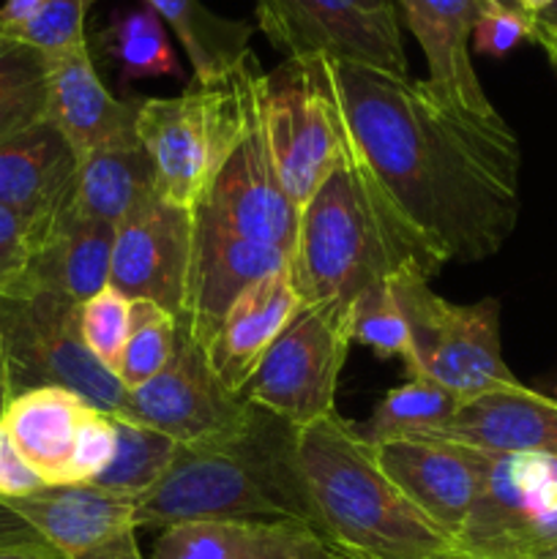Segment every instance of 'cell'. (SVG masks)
I'll list each match as a JSON object with an SVG mask.
<instances>
[{"mask_svg": "<svg viewBox=\"0 0 557 559\" xmlns=\"http://www.w3.org/2000/svg\"><path fill=\"white\" fill-rule=\"evenodd\" d=\"M322 66L355 151L424 243L446 265L497 254L522 207V153L502 115L464 112L415 76Z\"/></svg>", "mask_w": 557, "mask_h": 559, "instance_id": "obj_1", "label": "cell"}, {"mask_svg": "<svg viewBox=\"0 0 557 559\" xmlns=\"http://www.w3.org/2000/svg\"><path fill=\"white\" fill-rule=\"evenodd\" d=\"M446 262L388 200L371 169L347 147L300 207L289 276L304 304H353L402 273L435 276Z\"/></svg>", "mask_w": 557, "mask_h": 559, "instance_id": "obj_2", "label": "cell"}, {"mask_svg": "<svg viewBox=\"0 0 557 559\" xmlns=\"http://www.w3.org/2000/svg\"><path fill=\"white\" fill-rule=\"evenodd\" d=\"M293 522L317 530L298 456V429L254 407L233 437L180 445L164 478L137 497L134 524Z\"/></svg>", "mask_w": 557, "mask_h": 559, "instance_id": "obj_3", "label": "cell"}, {"mask_svg": "<svg viewBox=\"0 0 557 559\" xmlns=\"http://www.w3.org/2000/svg\"><path fill=\"white\" fill-rule=\"evenodd\" d=\"M298 456L317 533L347 559H437L451 540L399 491L353 420L331 415L298 429Z\"/></svg>", "mask_w": 557, "mask_h": 559, "instance_id": "obj_4", "label": "cell"}, {"mask_svg": "<svg viewBox=\"0 0 557 559\" xmlns=\"http://www.w3.org/2000/svg\"><path fill=\"white\" fill-rule=\"evenodd\" d=\"M260 60L251 52L224 82L191 80L169 98H142L137 136L156 169V191L169 205L197 211L218 169L260 112Z\"/></svg>", "mask_w": 557, "mask_h": 559, "instance_id": "obj_5", "label": "cell"}, {"mask_svg": "<svg viewBox=\"0 0 557 559\" xmlns=\"http://www.w3.org/2000/svg\"><path fill=\"white\" fill-rule=\"evenodd\" d=\"M0 353L11 393L58 385L74 391L102 413L123 418L129 391L98 364L80 333V304L58 289L25 284L0 295Z\"/></svg>", "mask_w": 557, "mask_h": 559, "instance_id": "obj_6", "label": "cell"}, {"mask_svg": "<svg viewBox=\"0 0 557 559\" xmlns=\"http://www.w3.org/2000/svg\"><path fill=\"white\" fill-rule=\"evenodd\" d=\"M429 282L415 271L388 282L413 338L407 377H426L464 404L519 385L502 358L500 304L495 298L451 304Z\"/></svg>", "mask_w": 557, "mask_h": 559, "instance_id": "obj_7", "label": "cell"}, {"mask_svg": "<svg viewBox=\"0 0 557 559\" xmlns=\"http://www.w3.org/2000/svg\"><path fill=\"white\" fill-rule=\"evenodd\" d=\"M260 120L278 180L300 213L347 147V129L322 60H284L265 71Z\"/></svg>", "mask_w": 557, "mask_h": 559, "instance_id": "obj_8", "label": "cell"}, {"mask_svg": "<svg viewBox=\"0 0 557 559\" xmlns=\"http://www.w3.org/2000/svg\"><path fill=\"white\" fill-rule=\"evenodd\" d=\"M349 347L347 304H304L257 366L244 399L295 429L331 418Z\"/></svg>", "mask_w": 557, "mask_h": 559, "instance_id": "obj_9", "label": "cell"}, {"mask_svg": "<svg viewBox=\"0 0 557 559\" xmlns=\"http://www.w3.org/2000/svg\"><path fill=\"white\" fill-rule=\"evenodd\" d=\"M557 544V456L491 453L484 486L453 538L467 559H528Z\"/></svg>", "mask_w": 557, "mask_h": 559, "instance_id": "obj_10", "label": "cell"}, {"mask_svg": "<svg viewBox=\"0 0 557 559\" xmlns=\"http://www.w3.org/2000/svg\"><path fill=\"white\" fill-rule=\"evenodd\" d=\"M257 27L284 60H331L410 76L399 11L347 0H254Z\"/></svg>", "mask_w": 557, "mask_h": 559, "instance_id": "obj_11", "label": "cell"}, {"mask_svg": "<svg viewBox=\"0 0 557 559\" xmlns=\"http://www.w3.org/2000/svg\"><path fill=\"white\" fill-rule=\"evenodd\" d=\"M251 415L254 404L218 382L205 347L178 325L173 358L151 382L129 391L123 418L162 431L178 445H197L233 437Z\"/></svg>", "mask_w": 557, "mask_h": 559, "instance_id": "obj_12", "label": "cell"}, {"mask_svg": "<svg viewBox=\"0 0 557 559\" xmlns=\"http://www.w3.org/2000/svg\"><path fill=\"white\" fill-rule=\"evenodd\" d=\"M298 216L273 167L257 112L254 123L218 169L205 200L197 205L194 218L238 238L276 246L293 257Z\"/></svg>", "mask_w": 557, "mask_h": 559, "instance_id": "obj_13", "label": "cell"}, {"mask_svg": "<svg viewBox=\"0 0 557 559\" xmlns=\"http://www.w3.org/2000/svg\"><path fill=\"white\" fill-rule=\"evenodd\" d=\"M194 246V211L153 197L115 227L109 284L180 317Z\"/></svg>", "mask_w": 557, "mask_h": 559, "instance_id": "obj_14", "label": "cell"}, {"mask_svg": "<svg viewBox=\"0 0 557 559\" xmlns=\"http://www.w3.org/2000/svg\"><path fill=\"white\" fill-rule=\"evenodd\" d=\"M375 456L404 497L453 544L486 473L491 453L442 437L382 442Z\"/></svg>", "mask_w": 557, "mask_h": 559, "instance_id": "obj_15", "label": "cell"}, {"mask_svg": "<svg viewBox=\"0 0 557 559\" xmlns=\"http://www.w3.org/2000/svg\"><path fill=\"white\" fill-rule=\"evenodd\" d=\"M287 267L289 254L284 249L238 238L194 218V246L178 325L208 347L235 298L251 284Z\"/></svg>", "mask_w": 557, "mask_h": 559, "instance_id": "obj_16", "label": "cell"}, {"mask_svg": "<svg viewBox=\"0 0 557 559\" xmlns=\"http://www.w3.org/2000/svg\"><path fill=\"white\" fill-rule=\"evenodd\" d=\"M142 98H118L98 76L91 44L47 58V123L76 158L115 145H134Z\"/></svg>", "mask_w": 557, "mask_h": 559, "instance_id": "obj_17", "label": "cell"}, {"mask_svg": "<svg viewBox=\"0 0 557 559\" xmlns=\"http://www.w3.org/2000/svg\"><path fill=\"white\" fill-rule=\"evenodd\" d=\"M74 173L76 153L47 120L0 140V205L31 227L36 251L63 218Z\"/></svg>", "mask_w": 557, "mask_h": 559, "instance_id": "obj_18", "label": "cell"}, {"mask_svg": "<svg viewBox=\"0 0 557 559\" xmlns=\"http://www.w3.org/2000/svg\"><path fill=\"white\" fill-rule=\"evenodd\" d=\"M489 0H396L410 33L424 52L429 82L442 98L478 118H497L495 104L486 96L475 74L473 31Z\"/></svg>", "mask_w": 557, "mask_h": 559, "instance_id": "obj_19", "label": "cell"}, {"mask_svg": "<svg viewBox=\"0 0 557 559\" xmlns=\"http://www.w3.org/2000/svg\"><path fill=\"white\" fill-rule=\"evenodd\" d=\"M9 502L60 559H87L137 535L134 500L98 486H44Z\"/></svg>", "mask_w": 557, "mask_h": 559, "instance_id": "obj_20", "label": "cell"}, {"mask_svg": "<svg viewBox=\"0 0 557 559\" xmlns=\"http://www.w3.org/2000/svg\"><path fill=\"white\" fill-rule=\"evenodd\" d=\"M300 306L304 298L295 289L289 267L251 284L235 298L205 347L213 374L229 393L244 396L257 366L262 364L278 333L298 314Z\"/></svg>", "mask_w": 557, "mask_h": 559, "instance_id": "obj_21", "label": "cell"}, {"mask_svg": "<svg viewBox=\"0 0 557 559\" xmlns=\"http://www.w3.org/2000/svg\"><path fill=\"white\" fill-rule=\"evenodd\" d=\"M153 559H347L293 522H189L162 530Z\"/></svg>", "mask_w": 557, "mask_h": 559, "instance_id": "obj_22", "label": "cell"}, {"mask_svg": "<svg viewBox=\"0 0 557 559\" xmlns=\"http://www.w3.org/2000/svg\"><path fill=\"white\" fill-rule=\"evenodd\" d=\"M431 437L486 453L557 456V399L541 396L519 382L467 402L451 424Z\"/></svg>", "mask_w": 557, "mask_h": 559, "instance_id": "obj_23", "label": "cell"}, {"mask_svg": "<svg viewBox=\"0 0 557 559\" xmlns=\"http://www.w3.org/2000/svg\"><path fill=\"white\" fill-rule=\"evenodd\" d=\"M91 409L93 404L66 388H31L11 396L0 426L44 486H69L76 431Z\"/></svg>", "mask_w": 557, "mask_h": 559, "instance_id": "obj_24", "label": "cell"}, {"mask_svg": "<svg viewBox=\"0 0 557 559\" xmlns=\"http://www.w3.org/2000/svg\"><path fill=\"white\" fill-rule=\"evenodd\" d=\"M156 194V169L142 142L102 147L76 158L74 186L63 218L118 227Z\"/></svg>", "mask_w": 557, "mask_h": 559, "instance_id": "obj_25", "label": "cell"}, {"mask_svg": "<svg viewBox=\"0 0 557 559\" xmlns=\"http://www.w3.org/2000/svg\"><path fill=\"white\" fill-rule=\"evenodd\" d=\"M151 5L164 25L175 33L194 76L191 80L211 85L224 82L244 66L251 55V36L257 25L246 20H229L208 9L202 0H142Z\"/></svg>", "mask_w": 557, "mask_h": 559, "instance_id": "obj_26", "label": "cell"}, {"mask_svg": "<svg viewBox=\"0 0 557 559\" xmlns=\"http://www.w3.org/2000/svg\"><path fill=\"white\" fill-rule=\"evenodd\" d=\"M115 227L98 222L60 218L52 238L36 251L25 284L58 289L76 304L109 284Z\"/></svg>", "mask_w": 557, "mask_h": 559, "instance_id": "obj_27", "label": "cell"}, {"mask_svg": "<svg viewBox=\"0 0 557 559\" xmlns=\"http://www.w3.org/2000/svg\"><path fill=\"white\" fill-rule=\"evenodd\" d=\"M96 47L118 69L120 85L153 76H183L164 22L147 3L112 11L107 27L96 33Z\"/></svg>", "mask_w": 557, "mask_h": 559, "instance_id": "obj_28", "label": "cell"}, {"mask_svg": "<svg viewBox=\"0 0 557 559\" xmlns=\"http://www.w3.org/2000/svg\"><path fill=\"white\" fill-rule=\"evenodd\" d=\"M464 402L426 377H407L402 385L391 388L366 420H353V429L366 445L431 437L457 418Z\"/></svg>", "mask_w": 557, "mask_h": 559, "instance_id": "obj_29", "label": "cell"}, {"mask_svg": "<svg viewBox=\"0 0 557 559\" xmlns=\"http://www.w3.org/2000/svg\"><path fill=\"white\" fill-rule=\"evenodd\" d=\"M115 424H118L115 456L91 486L131 497L137 502V497L151 491L164 478L169 464L178 456L180 445L162 431H153L134 420L115 418Z\"/></svg>", "mask_w": 557, "mask_h": 559, "instance_id": "obj_30", "label": "cell"}, {"mask_svg": "<svg viewBox=\"0 0 557 559\" xmlns=\"http://www.w3.org/2000/svg\"><path fill=\"white\" fill-rule=\"evenodd\" d=\"M47 120V58L0 36V140Z\"/></svg>", "mask_w": 557, "mask_h": 559, "instance_id": "obj_31", "label": "cell"}, {"mask_svg": "<svg viewBox=\"0 0 557 559\" xmlns=\"http://www.w3.org/2000/svg\"><path fill=\"white\" fill-rule=\"evenodd\" d=\"M178 344V317L151 300H134V325L115 377L126 391L151 382L169 364Z\"/></svg>", "mask_w": 557, "mask_h": 559, "instance_id": "obj_32", "label": "cell"}, {"mask_svg": "<svg viewBox=\"0 0 557 559\" xmlns=\"http://www.w3.org/2000/svg\"><path fill=\"white\" fill-rule=\"evenodd\" d=\"M349 333H353V344H364L377 358H399L404 369L413 364V338H410L407 320L388 284L366 289L349 304Z\"/></svg>", "mask_w": 557, "mask_h": 559, "instance_id": "obj_33", "label": "cell"}, {"mask_svg": "<svg viewBox=\"0 0 557 559\" xmlns=\"http://www.w3.org/2000/svg\"><path fill=\"white\" fill-rule=\"evenodd\" d=\"M134 325V300L126 298L112 284L98 289L93 298L80 304V333L85 347L98 364L115 374Z\"/></svg>", "mask_w": 557, "mask_h": 559, "instance_id": "obj_34", "label": "cell"}, {"mask_svg": "<svg viewBox=\"0 0 557 559\" xmlns=\"http://www.w3.org/2000/svg\"><path fill=\"white\" fill-rule=\"evenodd\" d=\"M93 3L96 0H49L25 22L0 33L38 49L44 58H55V55L85 47V20Z\"/></svg>", "mask_w": 557, "mask_h": 559, "instance_id": "obj_35", "label": "cell"}, {"mask_svg": "<svg viewBox=\"0 0 557 559\" xmlns=\"http://www.w3.org/2000/svg\"><path fill=\"white\" fill-rule=\"evenodd\" d=\"M118 445V424L112 415L93 407L76 431L69 462V486H91L112 462Z\"/></svg>", "mask_w": 557, "mask_h": 559, "instance_id": "obj_36", "label": "cell"}, {"mask_svg": "<svg viewBox=\"0 0 557 559\" xmlns=\"http://www.w3.org/2000/svg\"><path fill=\"white\" fill-rule=\"evenodd\" d=\"M33 257L36 238L31 227L14 211L0 205V295H14L25 287Z\"/></svg>", "mask_w": 557, "mask_h": 559, "instance_id": "obj_37", "label": "cell"}, {"mask_svg": "<svg viewBox=\"0 0 557 559\" xmlns=\"http://www.w3.org/2000/svg\"><path fill=\"white\" fill-rule=\"evenodd\" d=\"M522 41H535V20L524 14V11L489 5L478 16V22H475L473 47L478 55L506 58Z\"/></svg>", "mask_w": 557, "mask_h": 559, "instance_id": "obj_38", "label": "cell"}, {"mask_svg": "<svg viewBox=\"0 0 557 559\" xmlns=\"http://www.w3.org/2000/svg\"><path fill=\"white\" fill-rule=\"evenodd\" d=\"M0 555H38L60 559L58 551L44 540V535L3 497H0Z\"/></svg>", "mask_w": 557, "mask_h": 559, "instance_id": "obj_39", "label": "cell"}, {"mask_svg": "<svg viewBox=\"0 0 557 559\" xmlns=\"http://www.w3.org/2000/svg\"><path fill=\"white\" fill-rule=\"evenodd\" d=\"M38 489H44V480L33 473L31 464L20 456L11 437L0 426V497L14 500V497H27Z\"/></svg>", "mask_w": 557, "mask_h": 559, "instance_id": "obj_40", "label": "cell"}, {"mask_svg": "<svg viewBox=\"0 0 557 559\" xmlns=\"http://www.w3.org/2000/svg\"><path fill=\"white\" fill-rule=\"evenodd\" d=\"M44 3H49V0H5V3L0 5V31L16 27L20 22H25L27 16L36 14Z\"/></svg>", "mask_w": 557, "mask_h": 559, "instance_id": "obj_41", "label": "cell"}, {"mask_svg": "<svg viewBox=\"0 0 557 559\" xmlns=\"http://www.w3.org/2000/svg\"><path fill=\"white\" fill-rule=\"evenodd\" d=\"M535 44H541L557 74V22H535Z\"/></svg>", "mask_w": 557, "mask_h": 559, "instance_id": "obj_42", "label": "cell"}, {"mask_svg": "<svg viewBox=\"0 0 557 559\" xmlns=\"http://www.w3.org/2000/svg\"><path fill=\"white\" fill-rule=\"evenodd\" d=\"M87 559H145V557H142L140 546H137V535H129V538H123L120 544L109 546V549L98 551V555Z\"/></svg>", "mask_w": 557, "mask_h": 559, "instance_id": "obj_43", "label": "cell"}, {"mask_svg": "<svg viewBox=\"0 0 557 559\" xmlns=\"http://www.w3.org/2000/svg\"><path fill=\"white\" fill-rule=\"evenodd\" d=\"M11 382H9V369H5V360H3V353H0V418H3L5 407H9L11 402Z\"/></svg>", "mask_w": 557, "mask_h": 559, "instance_id": "obj_44", "label": "cell"}, {"mask_svg": "<svg viewBox=\"0 0 557 559\" xmlns=\"http://www.w3.org/2000/svg\"><path fill=\"white\" fill-rule=\"evenodd\" d=\"M517 3H519V9L524 11V14L533 16V20H538V16L544 14L546 9H549L552 0H517Z\"/></svg>", "mask_w": 557, "mask_h": 559, "instance_id": "obj_45", "label": "cell"}, {"mask_svg": "<svg viewBox=\"0 0 557 559\" xmlns=\"http://www.w3.org/2000/svg\"><path fill=\"white\" fill-rule=\"evenodd\" d=\"M535 22H557V0H552L549 9H546Z\"/></svg>", "mask_w": 557, "mask_h": 559, "instance_id": "obj_46", "label": "cell"}, {"mask_svg": "<svg viewBox=\"0 0 557 559\" xmlns=\"http://www.w3.org/2000/svg\"><path fill=\"white\" fill-rule=\"evenodd\" d=\"M528 559H557V544L546 546V549H541V551H535V555L528 557Z\"/></svg>", "mask_w": 557, "mask_h": 559, "instance_id": "obj_47", "label": "cell"}, {"mask_svg": "<svg viewBox=\"0 0 557 559\" xmlns=\"http://www.w3.org/2000/svg\"><path fill=\"white\" fill-rule=\"evenodd\" d=\"M491 5H500V9H511V11H522L519 9V3L517 0H489Z\"/></svg>", "mask_w": 557, "mask_h": 559, "instance_id": "obj_48", "label": "cell"}, {"mask_svg": "<svg viewBox=\"0 0 557 559\" xmlns=\"http://www.w3.org/2000/svg\"><path fill=\"white\" fill-rule=\"evenodd\" d=\"M0 559H49V557H38V555H0Z\"/></svg>", "mask_w": 557, "mask_h": 559, "instance_id": "obj_49", "label": "cell"}, {"mask_svg": "<svg viewBox=\"0 0 557 559\" xmlns=\"http://www.w3.org/2000/svg\"><path fill=\"white\" fill-rule=\"evenodd\" d=\"M437 559H467V557H462V555H457V551H448V555H442V557H437Z\"/></svg>", "mask_w": 557, "mask_h": 559, "instance_id": "obj_50", "label": "cell"}, {"mask_svg": "<svg viewBox=\"0 0 557 559\" xmlns=\"http://www.w3.org/2000/svg\"><path fill=\"white\" fill-rule=\"evenodd\" d=\"M0 36H3V33H0Z\"/></svg>", "mask_w": 557, "mask_h": 559, "instance_id": "obj_51", "label": "cell"}]
</instances>
